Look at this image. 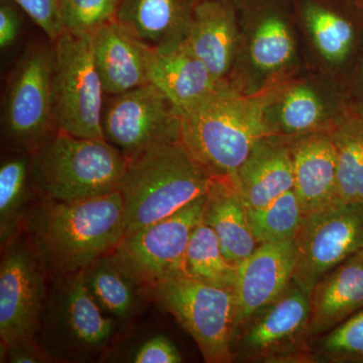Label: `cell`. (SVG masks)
<instances>
[{
    "label": "cell",
    "mask_w": 363,
    "mask_h": 363,
    "mask_svg": "<svg viewBox=\"0 0 363 363\" xmlns=\"http://www.w3.org/2000/svg\"><path fill=\"white\" fill-rule=\"evenodd\" d=\"M124 230L123 195L116 190L82 201L38 199L23 233L54 279L82 271L113 252Z\"/></svg>",
    "instance_id": "cell-1"
},
{
    "label": "cell",
    "mask_w": 363,
    "mask_h": 363,
    "mask_svg": "<svg viewBox=\"0 0 363 363\" xmlns=\"http://www.w3.org/2000/svg\"><path fill=\"white\" fill-rule=\"evenodd\" d=\"M238 47L228 84L259 95L306 69L292 0H233Z\"/></svg>",
    "instance_id": "cell-2"
},
{
    "label": "cell",
    "mask_w": 363,
    "mask_h": 363,
    "mask_svg": "<svg viewBox=\"0 0 363 363\" xmlns=\"http://www.w3.org/2000/svg\"><path fill=\"white\" fill-rule=\"evenodd\" d=\"M264 95L222 86L181 116V142L211 177H233L255 143L267 136Z\"/></svg>",
    "instance_id": "cell-3"
},
{
    "label": "cell",
    "mask_w": 363,
    "mask_h": 363,
    "mask_svg": "<svg viewBox=\"0 0 363 363\" xmlns=\"http://www.w3.org/2000/svg\"><path fill=\"white\" fill-rule=\"evenodd\" d=\"M211 176L181 140L128 160L121 181L124 235L171 216L206 194Z\"/></svg>",
    "instance_id": "cell-4"
},
{
    "label": "cell",
    "mask_w": 363,
    "mask_h": 363,
    "mask_svg": "<svg viewBox=\"0 0 363 363\" xmlns=\"http://www.w3.org/2000/svg\"><path fill=\"white\" fill-rule=\"evenodd\" d=\"M128 159L105 140L57 130L30 155L38 199L76 202L119 190Z\"/></svg>",
    "instance_id": "cell-5"
},
{
    "label": "cell",
    "mask_w": 363,
    "mask_h": 363,
    "mask_svg": "<svg viewBox=\"0 0 363 363\" xmlns=\"http://www.w3.org/2000/svg\"><path fill=\"white\" fill-rule=\"evenodd\" d=\"M39 333L40 344L52 359H90L111 342L116 321L91 295L84 269L52 279Z\"/></svg>",
    "instance_id": "cell-6"
},
{
    "label": "cell",
    "mask_w": 363,
    "mask_h": 363,
    "mask_svg": "<svg viewBox=\"0 0 363 363\" xmlns=\"http://www.w3.org/2000/svg\"><path fill=\"white\" fill-rule=\"evenodd\" d=\"M54 47L33 43L23 50L7 78L1 130L13 150L32 155L57 131L55 119Z\"/></svg>",
    "instance_id": "cell-7"
},
{
    "label": "cell",
    "mask_w": 363,
    "mask_h": 363,
    "mask_svg": "<svg viewBox=\"0 0 363 363\" xmlns=\"http://www.w3.org/2000/svg\"><path fill=\"white\" fill-rule=\"evenodd\" d=\"M305 66L345 88L363 48V6L355 0H292Z\"/></svg>",
    "instance_id": "cell-8"
},
{
    "label": "cell",
    "mask_w": 363,
    "mask_h": 363,
    "mask_svg": "<svg viewBox=\"0 0 363 363\" xmlns=\"http://www.w3.org/2000/svg\"><path fill=\"white\" fill-rule=\"evenodd\" d=\"M52 47L57 130L78 138L104 140L101 123L106 94L95 64L92 38L65 32Z\"/></svg>",
    "instance_id": "cell-9"
},
{
    "label": "cell",
    "mask_w": 363,
    "mask_h": 363,
    "mask_svg": "<svg viewBox=\"0 0 363 363\" xmlns=\"http://www.w3.org/2000/svg\"><path fill=\"white\" fill-rule=\"evenodd\" d=\"M150 297L173 315L194 339L205 362H233V291L180 274L155 286Z\"/></svg>",
    "instance_id": "cell-10"
},
{
    "label": "cell",
    "mask_w": 363,
    "mask_h": 363,
    "mask_svg": "<svg viewBox=\"0 0 363 363\" xmlns=\"http://www.w3.org/2000/svg\"><path fill=\"white\" fill-rule=\"evenodd\" d=\"M310 296L292 281L234 330L233 362L310 363Z\"/></svg>",
    "instance_id": "cell-11"
},
{
    "label": "cell",
    "mask_w": 363,
    "mask_h": 363,
    "mask_svg": "<svg viewBox=\"0 0 363 363\" xmlns=\"http://www.w3.org/2000/svg\"><path fill=\"white\" fill-rule=\"evenodd\" d=\"M350 111L342 85L306 68L267 91L262 121L267 135L297 138L331 133Z\"/></svg>",
    "instance_id": "cell-12"
},
{
    "label": "cell",
    "mask_w": 363,
    "mask_h": 363,
    "mask_svg": "<svg viewBox=\"0 0 363 363\" xmlns=\"http://www.w3.org/2000/svg\"><path fill=\"white\" fill-rule=\"evenodd\" d=\"M294 243L293 281L310 293L327 272L363 250V203L338 199L304 215Z\"/></svg>",
    "instance_id": "cell-13"
},
{
    "label": "cell",
    "mask_w": 363,
    "mask_h": 363,
    "mask_svg": "<svg viewBox=\"0 0 363 363\" xmlns=\"http://www.w3.org/2000/svg\"><path fill=\"white\" fill-rule=\"evenodd\" d=\"M104 140L126 159L157 145L181 140V113L152 84L106 95L102 112Z\"/></svg>",
    "instance_id": "cell-14"
},
{
    "label": "cell",
    "mask_w": 363,
    "mask_h": 363,
    "mask_svg": "<svg viewBox=\"0 0 363 363\" xmlns=\"http://www.w3.org/2000/svg\"><path fill=\"white\" fill-rule=\"evenodd\" d=\"M47 269L25 233L2 247L0 337L4 345L37 338L48 297Z\"/></svg>",
    "instance_id": "cell-15"
},
{
    "label": "cell",
    "mask_w": 363,
    "mask_h": 363,
    "mask_svg": "<svg viewBox=\"0 0 363 363\" xmlns=\"http://www.w3.org/2000/svg\"><path fill=\"white\" fill-rule=\"evenodd\" d=\"M204 203L205 195L167 218L126 234L113 250L149 295L164 279L185 274L189 241L201 223Z\"/></svg>",
    "instance_id": "cell-16"
},
{
    "label": "cell",
    "mask_w": 363,
    "mask_h": 363,
    "mask_svg": "<svg viewBox=\"0 0 363 363\" xmlns=\"http://www.w3.org/2000/svg\"><path fill=\"white\" fill-rule=\"evenodd\" d=\"M295 264V243L285 240L259 245L236 264L234 330L285 292L292 283Z\"/></svg>",
    "instance_id": "cell-17"
},
{
    "label": "cell",
    "mask_w": 363,
    "mask_h": 363,
    "mask_svg": "<svg viewBox=\"0 0 363 363\" xmlns=\"http://www.w3.org/2000/svg\"><path fill=\"white\" fill-rule=\"evenodd\" d=\"M184 45L219 82L228 84L238 47L234 1L198 0Z\"/></svg>",
    "instance_id": "cell-18"
},
{
    "label": "cell",
    "mask_w": 363,
    "mask_h": 363,
    "mask_svg": "<svg viewBox=\"0 0 363 363\" xmlns=\"http://www.w3.org/2000/svg\"><path fill=\"white\" fill-rule=\"evenodd\" d=\"M294 189L304 215L337 201V157L331 133L290 138Z\"/></svg>",
    "instance_id": "cell-19"
},
{
    "label": "cell",
    "mask_w": 363,
    "mask_h": 363,
    "mask_svg": "<svg viewBox=\"0 0 363 363\" xmlns=\"http://www.w3.org/2000/svg\"><path fill=\"white\" fill-rule=\"evenodd\" d=\"M91 38L105 94H121L150 84L152 48L133 37L116 21L102 26Z\"/></svg>",
    "instance_id": "cell-20"
},
{
    "label": "cell",
    "mask_w": 363,
    "mask_h": 363,
    "mask_svg": "<svg viewBox=\"0 0 363 363\" xmlns=\"http://www.w3.org/2000/svg\"><path fill=\"white\" fill-rule=\"evenodd\" d=\"M309 296L308 335L311 341L363 309V250L327 272Z\"/></svg>",
    "instance_id": "cell-21"
},
{
    "label": "cell",
    "mask_w": 363,
    "mask_h": 363,
    "mask_svg": "<svg viewBox=\"0 0 363 363\" xmlns=\"http://www.w3.org/2000/svg\"><path fill=\"white\" fill-rule=\"evenodd\" d=\"M247 208L266 206L294 189L290 138L267 135L233 176Z\"/></svg>",
    "instance_id": "cell-22"
},
{
    "label": "cell",
    "mask_w": 363,
    "mask_h": 363,
    "mask_svg": "<svg viewBox=\"0 0 363 363\" xmlns=\"http://www.w3.org/2000/svg\"><path fill=\"white\" fill-rule=\"evenodd\" d=\"M198 0H121L116 21L157 51L183 45Z\"/></svg>",
    "instance_id": "cell-23"
},
{
    "label": "cell",
    "mask_w": 363,
    "mask_h": 363,
    "mask_svg": "<svg viewBox=\"0 0 363 363\" xmlns=\"http://www.w3.org/2000/svg\"><path fill=\"white\" fill-rule=\"evenodd\" d=\"M149 80L168 98L181 116L227 84L219 82L184 44L167 51L152 49Z\"/></svg>",
    "instance_id": "cell-24"
},
{
    "label": "cell",
    "mask_w": 363,
    "mask_h": 363,
    "mask_svg": "<svg viewBox=\"0 0 363 363\" xmlns=\"http://www.w3.org/2000/svg\"><path fill=\"white\" fill-rule=\"evenodd\" d=\"M202 221L213 229L224 255L234 264L259 247L250 229L247 203L233 177H211Z\"/></svg>",
    "instance_id": "cell-25"
},
{
    "label": "cell",
    "mask_w": 363,
    "mask_h": 363,
    "mask_svg": "<svg viewBox=\"0 0 363 363\" xmlns=\"http://www.w3.org/2000/svg\"><path fill=\"white\" fill-rule=\"evenodd\" d=\"M88 290L105 314L128 321L140 312L149 291L123 266L114 252L102 255L84 269Z\"/></svg>",
    "instance_id": "cell-26"
},
{
    "label": "cell",
    "mask_w": 363,
    "mask_h": 363,
    "mask_svg": "<svg viewBox=\"0 0 363 363\" xmlns=\"http://www.w3.org/2000/svg\"><path fill=\"white\" fill-rule=\"evenodd\" d=\"M38 198L30 178V155L13 150L0 164V245L23 233L28 213Z\"/></svg>",
    "instance_id": "cell-27"
},
{
    "label": "cell",
    "mask_w": 363,
    "mask_h": 363,
    "mask_svg": "<svg viewBox=\"0 0 363 363\" xmlns=\"http://www.w3.org/2000/svg\"><path fill=\"white\" fill-rule=\"evenodd\" d=\"M331 136L337 157L339 199L363 203V114L350 109Z\"/></svg>",
    "instance_id": "cell-28"
},
{
    "label": "cell",
    "mask_w": 363,
    "mask_h": 363,
    "mask_svg": "<svg viewBox=\"0 0 363 363\" xmlns=\"http://www.w3.org/2000/svg\"><path fill=\"white\" fill-rule=\"evenodd\" d=\"M184 272L207 285L233 291L238 269L226 259L213 229L201 221L189 241Z\"/></svg>",
    "instance_id": "cell-29"
},
{
    "label": "cell",
    "mask_w": 363,
    "mask_h": 363,
    "mask_svg": "<svg viewBox=\"0 0 363 363\" xmlns=\"http://www.w3.org/2000/svg\"><path fill=\"white\" fill-rule=\"evenodd\" d=\"M304 212L295 191L290 190L264 207L248 208L253 238L259 245L294 240Z\"/></svg>",
    "instance_id": "cell-30"
},
{
    "label": "cell",
    "mask_w": 363,
    "mask_h": 363,
    "mask_svg": "<svg viewBox=\"0 0 363 363\" xmlns=\"http://www.w3.org/2000/svg\"><path fill=\"white\" fill-rule=\"evenodd\" d=\"M310 363H363V309L310 341Z\"/></svg>",
    "instance_id": "cell-31"
},
{
    "label": "cell",
    "mask_w": 363,
    "mask_h": 363,
    "mask_svg": "<svg viewBox=\"0 0 363 363\" xmlns=\"http://www.w3.org/2000/svg\"><path fill=\"white\" fill-rule=\"evenodd\" d=\"M66 32L89 35L116 21L121 0H60Z\"/></svg>",
    "instance_id": "cell-32"
},
{
    "label": "cell",
    "mask_w": 363,
    "mask_h": 363,
    "mask_svg": "<svg viewBox=\"0 0 363 363\" xmlns=\"http://www.w3.org/2000/svg\"><path fill=\"white\" fill-rule=\"evenodd\" d=\"M16 2L52 44L66 32L60 0H16Z\"/></svg>",
    "instance_id": "cell-33"
},
{
    "label": "cell",
    "mask_w": 363,
    "mask_h": 363,
    "mask_svg": "<svg viewBox=\"0 0 363 363\" xmlns=\"http://www.w3.org/2000/svg\"><path fill=\"white\" fill-rule=\"evenodd\" d=\"M135 363H180V351L166 336L157 335L149 339L138 348L133 358Z\"/></svg>",
    "instance_id": "cell-34"
},
{
    "label": "cell",
    "mask_w": 363,
    "mask_h": 363,
    "mask_svg": "<svg viewBox=\"0 0 363 363\" xmlns=\"http://www.w3.org/2000/svg\"><path fill=\"white\" fill-rule=\"evenodd\" d=\"M23 9L16 0H0V49L1 52L16 44L23 28Z\"/></svg>",
    "instance_id": "cell-35"
},
{
    "label": "cell",
    "mask_w": 363,
    "mask_h": 363,
    "mask_svg": "<svg viewBox=\"0 0 363 363\" xmlns=\"http://www.w3.org/2000/svg\"><path fill=\"white\" fill-rule=\"evenodd\" d=\"M2 353H4V359L13 363H45L54 362L40 345L37 338L25 339L4 345L1 343Z\"/></svg>",
    "instance_id": "cell-36"
},
{
    "label": "cell",
    "mask_w": 363,
    "mask_h": 363,
    "mask_svg": "<svg viewBox=\"0 0 363 363\" xmlns=\"http://www.w3.org/2000/svg\"><path fill=\"white\" fill-rule=\"evenodd\" d=\"M345 93L351 111L363 114V48L346 82Z\"/></svg>",
    "instance_id": "cell-37"
},
{
    "label": "cell",
    "mask_w": 363,
    "mask_h": 363,
    "mask_svg": "<svg viewBox=\"0 0 363 363\" xmlns=\"http://www.w3.org/2000/svg\"><path fill=\"white\" fill-rule=\"evenodd\" d=\"M355 1L358 2V4H362L363 6V0H355Z\"/></svg>",
    "instance_id": "cell-38"
},
{
    "label": "cell",
    "mask_w": 363,
    "mask_h": 363,
    "mask_svg": "<svg viewBox=\"0 0 363 363\" xmlns=\"http://www.w3.org/2000/svg\"><path fill=\"white\" fill-rule=\"evenodd\" d=\"M224 1H233V0H224Z\"/></svg>",
    "instance_id": "cell-39"
}]
</instances>
